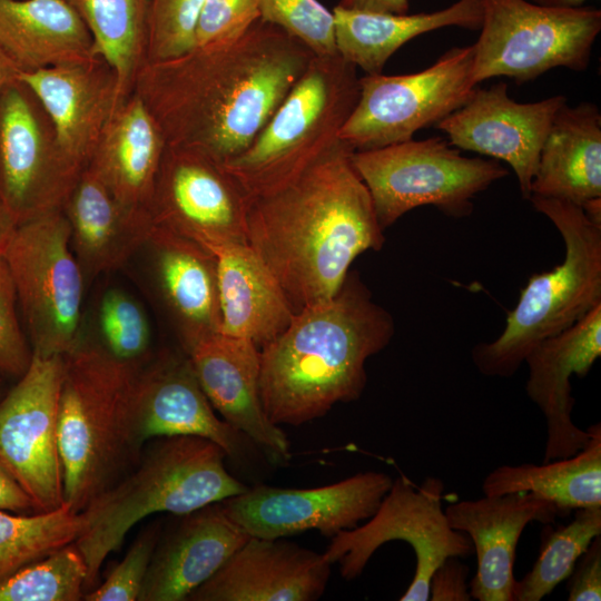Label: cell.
<instances>
[{
	"label": "cell",
	"instance_id": "cell-1",
	"mask_svg": "<svg viewBox=\"0 0 601 601\" xmlns=\"http://www.w3.org/2000/svg\"><path fill=\"white\" fill-rule=\"evenodd\" d=\"M314 56L258 20L233 40L144 62L131 92L147 106L167 146L225 164L252 144Z\"/></svg>",
	"mask_w": 601,
	"mask_h": 601
},
{
	"label": "cell",
	"instance_id": "cell-2",
	"mask_svg": "<svg viewBox=\"0 0 601 601\" xmlns=\"http://www.w3.org/2000/svg\"><path fill=\"white\" fill-rule=\"evenodd\" d=\"M342 141L282 184L245 196V239L295 313L327 300L352 263L385 242L367 187Z\"/></svg>",
	"mask_w": 601,
	"mask_h": 601
},
{
	"label": "cell",
	"instance_id": "cell-3",
	"mask_svg": "<svg viewBox=\"0 0 601 601\" xmlns=\"http://www.w3.org/2000/svg\"><path fill=\"white\" fill-rule=\"evenodd\" d=\"M394 332L392 315L349 270L333 297L295 313L260 348L259 394L268 420L299 426L338 403L357 401L367 383L366 361Z\"/></svg>",
	"mask_w": 601,
	"mask_h": 601
},
{
	"label": "cell",
	"instance_id": "cell-4",
	"mask_svg": "<svg viewBox=\"0 0 601 601\" xmlns=\"http://www.w3.org/2000/svg\"><path fill=\"white\" fill-rule=\"evenodd\" d=\"M226 456L205 437H159L132 473L92 499L80 512L83 525L75 542L87 565L86 590L98 585L105 560L142 519L157 512L186 515L243 493L248 486L228 473Z\"/></svg>",
	"mask_w": 601,
	"mask_h": 601
},
{
	"label": "cell",
	"instance_id": "cell-5",
	"mask_svg": "<svg viewBox=\"0 0 601 601\" xmlns=\"http://www.w3.org/2000/svg\"><path fill=\"white\" fill-rule=\"evenodd\" d=\"M142 363L120 361L81 342L65 355L58 405V441L65 503L82 512L137 460L130 445L128 405Z\"/></svg>",
	"mask_w": 601,
	"mask_h": 601
},
{
	"label": "cell",
	"instance_id": "cell-6",
	"mask_svg": "<svg viewBox=\"0 0 601 601\" xmlns=\"http://www.w3.org/2000/svg\"><path fill=\"white\" fill-rule=\"evenodd\" d=\"M533 208L560 233L564 259L550 272L532 275L518 304L492 342L472 348L477 371L490 377H510L540 342L572 326L601 304V224L581 206L556 198L531 196Z\"/></svg>",
	"mask_w": 601,
	"mask_h": 601
},
{
	"label": "cell",
	"instance_id": "cell-7",
	"mask_svg": "<svg viewBox=\"0 0 601 601\" xmlns=\"http://www.w3.org/2000/svg\"><path fill=\"white\" fill-rule=\"evenodd\" d=\"M358 95L356 67L338 53L314 56L252 144L223 165L245 196L282 184L341 141Z\"/></svg>",
	"mask_w": 601,
	"mask_h": 601
},
{
	"label": "cell",
	"instance_id": "cell-8",
	"mask_svg": "<svg viewBox=\"0 0 601 601\" xmlns=\"http://www.w3.org/2000/svg\"><path fill=\"white\" fill-rule=\"evenodd\" d=\"M351 161L368 189L383 230L426 205L450 217L469 216L474 197L509 175L497 160L462 156L441 137L352 151Z\"/></svg>",
	"mask_w": 601,
	"mask_h": 601
},
{
	"label": "cell",
	"instance_id": "cell-9",
	"mask_svg": "<svg viewBox=\"0 0 601 601\" xmlns=\"http://www.w3.org/2000/svg\"><path fill=\"white\" fill-rule=\"evenodd\" d=\"M482 23L473 48L475 85L494 77L518 83L554 68L588 69L601 30L591 7L551 8L528 0H482Z\"/></svg>",
	"mask_w": 601,
	"mask_h": 601
},
{
	"label": "cell",
	"instance_id": "cell-10",
	"mask_svg": "<svg viewBox=\"0 0 601 601\" xmlns=\"http://www.w3.org/2000/svg\"><path fill=\"white\" fill-rule=\"evenodd\" d=\"M2 255L35 355L65 356L80 343L85 275L62 208L17 225Z\"/></svg>",
	"mask_w": 601,
	"mask_h": 601
},
{
	"label": "cell",
	"instance_id": "cell-11",
	"mask_svg": "<svg viewBox=\"0 0 601 601\" xmlns=\"http://www.w3.org/2000/svg\"><path fill=\"white\" fill-rule=\"evenodd\" d=\"M444 483L433 476L416 486L405 475L393 480L376 512L363 525L332 538L323 553L331 564L339 563L343 579L351 581L364 571L378 548L391 541L408 543L415 554L413 580L402 601L430 599V579L450 555L466 558L473 552L467 534L452 529L442 508Z\"/></svg>",
	"mask_w": 601,
	"mask_h": 601
},
{
	"label": "cell",
	"instance_id": "cell-12",
	"mask_svg": "<svg viewBox=\"0 0 601 601\" xmlns=\"http://www.w3.org/2000/svg\"><path fill=\"white\" fill-rule=\"evenodd\" d=\"M472 65L471 45L451 48L417 72L361 77L358 99L339 140L352 151H364L413 139L470 99L477 86Z\"/></svg>",
	"mask_w": 601,
	"mask_h": 601
},
{
	"label": "cell",
	"instance_id": "cell-13",
	"mask_svg": "<svg viewBox=\"0 0 601 601\" xmlns=\"http://www.w3.org/2000/svg\"><path fill=\"white\" fill-rule=\"evenodd\" d=\"M65 356H32L28 370L0 401V463L37 512L65 503L58 441V405Z\"/></svg>",
	"mask_w": 601,
	"mask_h": 601
},
{
	"label": "cell",
	"instance_id": "cell-14",
	"mask_svg": "<svg viewBox=\"0 0 601 601\" xmlns=\"http://www.w3.org/2000/svg\"><path fill=\"white\" fill-rule=\"evenodd\" d=\"M150 215L155 225L211 253L246 243L244 190L221 162L195 149L166 145Z\"/></svg>",
	"mask_w": 601,
	"mask_h": 601
},
{
	"label": "cell",
	"instance_id": "cell-15",
	"mask_svg": "<svg viewBox=\"0 0 601 601\" xmlns=\"http://www.w3.org/2000/svg\"><path fill=\"white\" fill-rule=\"evenodd\" d=\"M392 482L384 472L367 471L312 489L259 484L219 503L249 536L285 539L316 530L333 538L368 520Z\"/></svg>",
	"mask_w": 601,
	"mask_h": 601
},
{
	"label": "cell",
	"instance_id": "cell-16",
	"mask_svg": "<svg viewBox=\"0 0 601 601\" xmlns=\"http://www.w3.org/2000/svg\"><path fill=\"white\" fill-rule=\"evenodd\" d=\"M79 176L65 162L50 120L18 78L0 92V197L18 224L62 208Z\"/></svg>",
	"mask_w": 601,
	"mask_h": 601
},
{
	"label": "cell",
	"instance_id": "cell-17",
	"mask_svg": "<svg viewBox=\"0 0 601 601\" xmlns=\"http://www.w3.org/2000/svg\"><path fill=\"white\" fill-rule=\"evenodd\" d=\"M566 102L555 95L518 102L505 82L475 88L470 99L435 127L457 149L505 161L514 171L523 198L529 199L542 145L558 110Z\"/></svg>",
	"mask_w": 601,
	"mask_h": 601
},
{
	"label": "cell",
	"instance_id": "cell-18",
	"mask_svg": "<svg viewBox=\"0 0 601 601\" xmlns=\"http://www.w3.org/2000/svg\"><path fill=\"white\" fill-rule=\"evenodd\" d=\"M131 450L138 460L152 439L191 435L240 456L245 436L219 418L203 392L187 355L164 353L136 374L128 405Z\"/></svg>",
	"mask_w": 601,
	"mask_h": 601
},
{
	"label": "cell",
	"instance_id": "cell-19",
	"mask_svg": "<svg viewBox=\"0 0 601 601\" xmlns=\"http://www.w3.org/2000/svg\"><path fill=\"white\" fill-rule=\"evenodd\" d=\"M17 78L39 101L65 162L80 176L118 108L112 69L98 58L85 63L19 71Z\"/></svg>",
	"mask_w": 601,
	"mask_h": 601
},
{
	"label": "cell",
	"instance_id": "cell-20",
	"mask_svg": "<svg viewBox=\"0 0 601 601\" xmlns=\"http://www.w3.org/2000/svg\"><path fill=\"white\" fill-rule=\"evenodd\" d=\"M185 352L203 392L223 420L274 462L288 461V439L268 420L260 401V348L249 339L217 332Z\"/></svg>",
	"mask_w": 601,
	"mask_h": 601
},
{
	"label": "cell",
	"instance_id": "cell-21",
	"mask_svg": "<svg viewBox=\"0 0 601 601\" xmlns=\"http://www.w3.org/2000/svg\"><path fill=\"white\" fill-rule=\"evenodd\" d=\"M601 356V304L572 326L536 344L525 356V392L546 422L543 462L579 452L590 431L572 421L575 403L571 377L585 376Z\"/></svg>",
	"mask_w": 601,
	"mask_h": 601
},
{
	"label": "cell",
	"instance_id": "cell-22",
	"mask_svg": "<svg viewBox=\"0 0 601 601\" xmlns=\"http://www.w3.org/2000/svg\"><path fill=\"white\" fill-rule=\"evenodd\" d=\"M450 526L469 535L476 572L469 583L472 599L514 601L513 565L519 539L531 522L553 523L563 516L550 501L531 492L462 500L444 510Z\"/></svg>",
	"mask_w": 601,
	"mask_h": 601
},
{
	"label": "cell",
	"instance_id": "cell-23",
	"mask_svg": "<svg viewBox=\"0 0 601 601\" xmlns=\"http://www.w3.org/2000/svg\"><path fill=\"white\" fill-rule=\"evenodd\" d=\"M332 564L323 553L280 539L249 536L191 601H313L324 593Z\"/></svg>",
	"mask_w": 601,
	"mask_h": 601
},
{
	"label": "cell",
	"instance_id": "cell-24",
	"mask_svg": "<svg viewBox=\"0 0 601 601\" xmlns=\"http://www.w3.org/2000/svg\"><path fill=\"white\" fill-rule=\"evenodd\" d=\"M161 541L138 601H183L210 579L249 535L215 503L194 511Z\"/></svg>",
	"mask_w": 601,
	"mask_h": 601
},
{
	"label": "cell",
	"instance_id": "cell-25",
	"mask_svg": "<svg viewBox=\"0 0 601 601\" xmlns=\"http://www.w3.org/2000/svg\"><path fill=\"white\" fill-rule=\"evenodd\" d=\"M165 148L166 141L156 120L141 98L131 92L108 120L87 166L121 207L150 215Z\"/></svg>",
	"mask_w": 601,
	"mask_h": 601
},
{
	"label": "cell",
	"instance_id": "cell-26",
	"mask_svg": "<svg viewBox=\"0 0 601 601\" xmlns=\"http://www.w3.org/2000/svg\"><path fill=\"white\" fill-rule=\"evenodd\" d=\"M62 210L70 228L72 252L83 275L89 276L121 267L145 247L154 226L149 214H136L121 207L88 166Z\"/></svg>",
	"mask_w": 601,
	"mask_h": 601
},
{
	"label": "cell",
	"instance_id": "cell-27",
	"mask_svg": "<svg viewBox=\"0 0 601 601\" xmlns=\"http://www.w3.org/2000/svg\"><path fill=\"white\" fill-rule=\"evenodd\" d=\"M145 246L150 247L157 284L176 321L184 349L219 332L216 256L155 224Z\"/></svg>",
	"mask_w": 601,
	"mask_h": 601
},
{
	"label": "cell",
	"instance_id": "cell-28",
	"mask_svg": "<svg viewBox=\"0 0 601 601\" xmlns=\"http://www.w3.org/2000/svg\"><path fill=\"white\" fill-rule=\"evenodd\" d=\"M213 254L217 260L219 332L264 347L289 325L295 312L247 243L226 245Z\"/></svg>",
	"mask_w": 601,
	"mask_h": 601
},
{
	"label": "cell",
	"instance_id": "cell-29",
	"mask_svg": "<svg viewBox=\"0 0 601 601\" xmlns=\"http://www.w3.org/2000/svg\"><path fill=\"white\" fill-rule=\"evenodd\" d=\"M0 48L19 71L98 59L86 23L67 0H0Z\"/></svg>",
	"mask_w": 601,
	"mask_h": 601
},
{
	"label": "cell",
	"instance_id": "cell-30",
	"mask_svg": "<svg viewBox=\"0 0 601 601\" xmlns=\"http://www.w3.org/2000/svg\"><path fill=\"white\" fill-rule=\"evenodd\" d=\"M531 196L579 206L601 197V112L595 104L565 102L558 110L540 151Z\"/></svg>",
	"mask_w": 601,
	"mask_h": 601
},
{
	"label": "cell",
	"instance_id": "cell-31",
	"mask_svg": "<svg viewBox=\"0 0 601 601\" xmlns=\"http://www.w3.org/2000/svg\"><path fill=\"white\" fill-rule=\"evenodd\" d=\"M332 12L337 53L366 75L382 73L387 60L415 37L445 27L476 31L483 16L482 0H457L420 13L373 12L338 4Z\"/></svg>",
	"mask_w": 601,
	"mask_h": 601
},
{
	"label": "cell",
	"instance_id": "cell-32",
	"mask_svg": "<svg viewBox=\"0 0 601 601\" xmlns=\"http://www.w3.org/2000/svg\"><path fill=\"white\" fill-rule=\"evenodd\" d=\"M574 455L542 464L501 465L482 483L484 495L531 492L552 502L566 516L571 511L601 505V425Z\"/></svg>",
	"mask_w": 601,
	"mask_h": 601
},
{
	"label": "cell",
	"instance_id": "cell-33",
	"mask_svg": "<svg viewBox=\"0 0 601 601\" xmlns=\"http://www.w3.org/2000/svg\"><path fill=\"white\" fill-rule=\"evenodd\" d=\"M86 23L96 57L114 71L118 107L145 61L147 0H67Z\"/></svg>",
	"mask_w": 601,
	"mask_h": 601
},
{
	"label": "cell",
	"instance_id": "cell-34",
	"mask_svg": "<svg viewBox=\"0 0 601 601\" xmlns=\"http://www.w3.org/2000/svg\"><path fill=\"white\" fill-rule=\"evenodd\" d=\"M82 515L66 503L29 514L0 510V583L24 566L76 542Z\"/></svg>",
	"mask_w": 601,
	"mask_h": 601
},
{
	"label": "cell",
	"instance_id": "cell-35",
	"mask_svg": "<svg viewBox=\"0 0 601 601\" xmlns=\"http://www.w3.org/2000/svg\"><path fill=\"white\" fill-rule=\"evenodd\" d=\"M544 525L536 561L520 581H515L514 601H540L568 579L578 559L601 534V505L574 510L568 524Z\"/></svg>",
	"mask_w": 601,
	"mask_h": 601
},
{
	"label": "cell",
	"instance_id": "cell-36",
	"mask_svg": "<svg viewBox=\"0 0 601 601\" xmlns=\"http://www.w3.org/2000/svg\"><path fill=\"white\" fill-rule=\"evenodd\" d=\"M86 581L87 565L73 542L1 582L0 601H78Z\"/></svg>",
	"mask_w": 601,
	"mask_h": 601
},
{
	"label": "cell",
	"instance_id": "cell-37",
	"mask_svg": "<svg viewBox=\"0 0 601 601\" xmlns=\"http://www.w3.org/2000/svg\"><path fill=\"white\" fill-rule=\"evenodd\" d=\"M101 345L114 357L141 363L151 341L148 317L140 303L128 292L110 288L98 306Z\"/></svg>",
	"mask_w": 601,
	"mask_h": 601
},
{
	"label": "cell",
	"instance_id": "cell-38",
	"mask_svg": "<svg viewBox=\"0 0 601 601\" xmlns=\"http://www.w3.org/2000/svg\"><path fill=\"white\" fill-rule=\"evenodd\" d=\"M205 0H147L145 61L183 55L194 48V35Z\"/></svg>",
	"mask_w": 601,
	"mask_h": 601
},
{
	"label": "cell",
	"instance_id": "cell-39",
	"mask_svg": "<svg viewBox=\"0 0 601 601\" xmlns=\"http://www.w3.org/2000/svg\"><path fill=\"white\" fill-rule=\"evenodd\" d=\"M260 20L307 47L315 56L337 55L334 16L317 0H259Z\"/></svg>",
	"mask_w": 601,
	"mask_h": 601
},
{
	"label": "cell",
	"instance_id": "cell-40",
	"mask_svg": "<svg viewBox=\"0 0 601 601\" xmlns=\"http://www.w3.org/2000/svg\"><path fill=\"white\" fill-rule=\"evenodd\" d=\"M159 536L158 526L146 529L104 583L88 591L83 599L87 601L138 600Z\"/></svg>",
	"mask_w": 601,
	"mask_h": 601
},
{
	"label": "cell",
	"instance_id": "cell-41",
	"mask_svg": "<svg viewBox=\"0 0 601 601\" xmlns=\"http://www.w3.org/2000/svg\"><path fill=\"white\" fill-rule=\"evenodd\" d=\"M33 353L19 316L17 290L9 266L0 253V373L21 377Z\"/></svg>",
	"mask_w": 601,
	"mask_h": 601
},
{
	"label": "cell",
	"instance_id": "cell-42",
	"mask_svg": "<svg viewBox=\"0 0 601 601\" xmlns=\"http://www.w3.org/2000/svg\"><path fill=\"white\" fill-rule=\"evenodd\" d=\"M260 20L259 0H205L194 47L233 40Z\"/></svg>",
	"mask_w": 601,
	"mask_h": 601
},
{
	"label": "cell",
	"instance_id": "cell-43",
	"mask_svg": "<svg viewBox=\"0 0 601 601\" xmlns=\"http://www.w3.org/2000/svg\"><path fill=\"white\" fill-rule=\"evenodd\" d=\"M568 578L569 601L601 600V534L591 541Z\"/></svg>",
	"mask_w": 601,
	"mask_h": 601
},
{
	"label": "cell",
	"instance_id": "cell-44",
	"mask_svg": "<svg viewBox=\"0 0 601 601\" xmlns=\"http://www.w3.org/2000/svg\"><path fill=\"white\" fill-rule=\"evenodd\" d=\"M469 566L460 556H446L430 579L431 601H470Z\"/></svg>",
	"mask_w": 601,
	"mask_h": 601
},
{
	"label": "cell",
	"instance_id": "cell-45",
	"mask_svg": "<svg viewBox=\"0 0 601 601\" xmlns=\"http://www.w3.org/2000/svg\"><path fill=\"white\" fill-rule=\"evenodd\" d=\"M0 510L20 514H29L37 512L29 495L23 491V489L18 484V482L12 477V475L6 470V467L1 463Z\"/></svg>",
	"mask_w": 601,
	"mask_h": 601
},
{
	"label": "cell",
	"instance_id": "cell-46",
	"mask_svg": "<svg viewBox=\"0 0 601 601\" xmlns=\"http://www.w3.org/2000/svg\"><path fill=\"white\" fill-rule=\"evenodd\" d=\"M341 7L373 12L406 13L408 0H339Z\"/></svg>",
	"mask_w": 601,
	"mask_h": 601
},
{
	"label": "cell",
	"instance_id": "cell-47",
	"mask_svg": "<svg viewBox=\"0 0 601 601\" xmlns=\"http://www.w3.org/2000/svg\"><path fill=\"white\" fill-rule=\"evenodd\" d=\"M18 223L0 197V253L10 240Z\"/></svg>",
	"mask_w": 601,
	"mask_h": 601
},
{
	"label": "cell",
	"instance_id": "cell-48",
	"mask_svg": "<svg viewBox=\"0 0 601 601\" xmlns=\"http://www.w3.org/2000/svg\"><path fill=\"white\" fill-rule=\"evenodd\" d=\"M19 69L7 53L0 48V92L18 77Z\"/></svg>",
	"mask_w": 601,
	"mask_h": 601
},
{
	"label": "cell",
	"instance_id": "cell-49",
	"mask_svg": "<svg viewBox=\"0 0 601 601\" xmlns=\"http://www.w3.org/2000/svg\"><path fill=\"white\" fill-rule=\"evenodd\" d=\"M585 1L587 0H531V2L540 4V6L551 7V8H563V9L583 7Z\"/></svg>",
	"mask_w": 601,
	"mask_h": 601
}]
</instances>
